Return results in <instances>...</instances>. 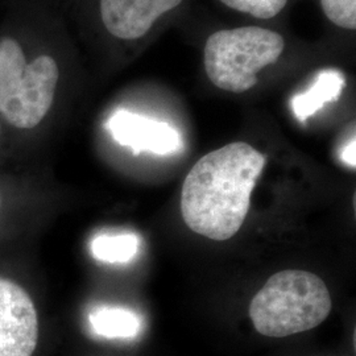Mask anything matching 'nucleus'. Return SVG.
Returning a JSON list of instances; mask_svg holds the SVG:
<instances>
[{"instance_id":"10","label":"nucleus","mask_w":356,"mask_h":356,"mask_svg":"<svg viewBox=\"0 0 356 356\" xmlns=\"http://www.w3.org/2000/svg\"><path fill=\"white\" fill-rule=\"evenodd\" d=\"M90 250L102 263L126 264L139 254L140 238L132 232L101 234L92 239Z\"/></svg>"},{"instance_id":"5","label":"nucleus","mask_w":356,"mask_h":356,"mask_svg":"<svg viewBox=\"0 0 356 356\" xmlns=\"http://www.w3.org/2000/svg\"><path fill=\"white\" fill-rule=\"evenodd\" d=\"M38 342V310L31 296L0 277V356H32Z\"/></svg>"},{"instance_id":"8","label":"nucleus","mask_w":356,"mask_h":356,"mask_svg":"<svg viewBox=\"0 0 356 356\" xmlns=\"http://www.w3.org/2000/svg\"><path fill=\"white\" fill-rule=\"evenodd\" d=\"M346 82L342 72L323 70L321 72L310 89L297 94L292 98V110L300 122H305L313 116L326 103L335 102L339 99Z\"/></svg>"},{"instance_id":"7","label":"nucleus","mask_w":356,"mask_h":356,"mask_svg":"<svg viewBox=\"0 0 356 356\" xmlns=\"http://www.w3.org/2000/svg\"><path fill=\"white\" fill-rule=\"evenodd\" d=\"M182 0H101V16L108 33L136 40L151 31L156 20Z\"/></svg>"},{"instance_id":"9","label":"nucleus","mask_w":356,"mask_h":356,"mask_svg":"<svg viewBox=\"0 0 356 356\" xmlns=\"http://www.w3.org/2000/svg\"><path fill=\"white\" fill-rule=\"evenodd\" d=\"M92 331L107 339H134L141 331L138 313L120 306H101L89 314Z\"/></svg>"},{"instance_id":"4","label":"nucleus","mask_w":356,"mask_h":356,"mask_svg":"<svg viewBox=\"0 0 356 356\" xmlns=\"http://www.w3.org/2000/svg\"><path fill=\"white\" fill-rule=\"evenodd\" d=\"M284 48L280 33L266 28L218 31L204 44V70L218 89L241 94L254 88L261 69L277 63Z\"/></svg>"},{"instance_id":"6","label":"nucleus","mask_w":356,"mask_h":356,"mask_svg":"<svg viewBox=\"0 0 356 356\" xmlns=\"http://www.w3.org/2000/svg\"><path fill=\"white\" fill-rule=\"evenodd\" d=\"M106 127L118 144L127 147L134 154H170L182 148L176 128L127 110H118L111 115Z\"/></svg>"},{"instance_id":"2","label":"nucleus","mask_w":356,"mask_h":356,"mask_svg":"<svg viewBox=\"0 0 356 356\" xmlns=\"http://www.w3.org/2000/svg\"><path fill=\"white\" fill-rule=\"evenodd\" d=\"M331 296L325 281L306 270H282L270 276L250 305L257 332L284 338L312 330L329 317Z\"/></svg>"},{"instance_id":"11","label":"nucleus","mask_w":356,"mask_h":356,"mask_svg":"<svg viewBox=\"0 0 356 356\" xmlns=\"http://www.w3.org/2000/svg\"><path fill=\"white\" fill-rule=\"evenodd\" d=\"M225 6L239 11L250 13L257 19H272L277 16L286 6L288 0H220Z\"/></svg>"},{"instance_id":"3","label":"nucleus","mask_w":356,"mask_h":356,"mask_svg":"<svg viewBox=\"0 0 356 356\" xmlns=\"http://www.w3.org/2000/svg\"><path fill=\"white\" fill-rule=\"evenodd\" d=\"M58 78L53 57L41 54L28 63L15 38H0V114L8 124L38 127L54 102Z\"/></svg>"},{"instance_id":"1","label":"nucleus","mask_w":356,"mask_h":356,"mask_svg":"<svg viewBox=\"0 0 356 356\" xmlns=\"http://www.w3.org/2000/svg\"><path fill=\"white\" fill-rule=\"evenodd\" d=\"M266 164V156L243 141L200 159L181 191V214L186 226L211 241L231 239L242 229Z\"/></svg>"},{"instance_id":"13","label":"nucleus","mask_w":356,"mask_h":356,"mask_svg":"<svg viewBox=\"0 0 356 356\" xmlns=\"http://www.w3.org/2000/svg\"><path fill=\"white\" fill-rule=\"evenodd\" d=\"M355 152L356 140L355 138H353V140H350L346 144V147L342 149V154H341L344 164H347V165L353 168V169H355L356 166Z\"/></svg>"},{"instance_id":"12","label":"nucleus","mask_w":356,"mask_h":356,"mask_svg":"<svg viewBox=\"0 0 356 356\" xmlns=\"http://www.w3.org/2000/svg\"><path fill=\"white\" fill-rule=\"evenodd\" d=\"M326 17L335 26L356 29V0H321Z\"/></svg>"}]
</instances>
